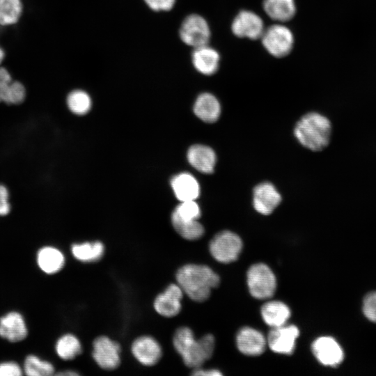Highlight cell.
Here are the masks:
<instances>
[{
    "label": "cell",
    "instance_id": "6da1fadb",
    "mask_svg": "<svg viewBox=\"0 0 376 376\" xmlns=\"http://www.w3.org/2000/svg\"><path fill=\"white\" fill-rule=\"evenodd\" d=\"M175 277L183 292L198 302L207 299L212 289L217 287L220 281L219 276L211 268L196 264L181 267Z\"/></svg>",
    "mask_w": 376,
    "mask_h": 376
},
{
    "label": "cell",
    "instance_id": "7a4b0ae2",
    "mask_svg": "<svg viewBox=\"0 0 376 376\" xmlns=\"http://www.w3.org/2000/svg\"><path fill=\"white\" fill-rule=\"evenodd\" d=\"M173 343L185 364L195 369L200 368L212 357L215 340L212 334H206L196 339L189 327H182L175 331Z\"/></svg>",
    "mask_w": 376,
    "mask_h": 376
},
{
    "label": "cell",
    "instance_id": "3957f363",
    "mask_svg": "<svg viewBox=\"0 0 376 376\" xmlns=\"http://www.w3.org/2000/svg\"><path fill=\"white\" fill-rule=\"evenodd\" d=\"M331 132L329 120L318 113L304 115L297 123L295 135L305 148L320 151L327 146Z\"/></svg>",
    "mask_w": 376,
    "mask_h": 376
},
{
    "label": "cell",
    "instance_id": "277c9868",
    "mask_svg": "<svg viewBox=\"0 0 376 376\" xmlns=\"http://www.w3.org/2000/svg\"><path fill=\"white\" fill-rule=\"evenodd\" d=\"M260 39L266 51L276 58L288 55L295 42L292 31L283 23H276L265 28Z\"/></svg>",
    "mask_w": 376,
    "mask_h": 376
},
{
    "label": "cell",
    "instance_id": "5b68a950",
    "mask_svg": "<svg viewBox=\"0 0 376 376\" xmlns=\"http://www.w3.org/2000/svg\"><path fill=\"white\" fill-rule=\"evenodd\" d=\"M246 281L250 294L256 299L272 297L276 288V280L272 269L265 264L257 263L249 267Z\"/></svg>",
    "mask_w": 376,
    "mask_h": 376
},
{
    "label": "cell",
    "instance_id": "8992f818",
    "mask_svg": "<svg viewBox=\"0 0 376 376\" xmlns=\"http://www.w3.org/2000/svg\"><path fill=\"white\" fill-rule=\"evenodd\" d=\"M242 249L240 237L230 230L217 233L210 241L209 249L212 257L223 263L236 260Z\"/></svg>",
    "mask_w": 376,
    "mask_h": 376
},
{
    "label": "cell",
    "instance_id": "52a82bcc",
    "mask_svg": "<svg viewBox=\"0 0 376 376\" xmlns=\"http://www.w3.org/2000/svg\"><path fill=\"white\" fill-rule=\"evenodd\" d=\"M180 36L185 44L196 48L208 45L211 31L209 24L202 16L191 14L183 20Z\"/></svg>",
    "mask_w": 376,
    "mask_h": 376
},
{
    "label": "cell",
    "instance_id": "ba28073f",
    "mask_svg": "<svg viewBox=\"0 0 376 376\" xmlns=\"http://www.w3.org/2000/svg\"><path fill=\"white\" fill-rule=\"evenodd\" d=\"M265 29V24L260 16L249 10L240 11L231 23L233 33L241 38L250 40L260 38Z\"/></svg>",
    "mask_w": 376,
    "mask_h": 376
},
{
    "label": "cell",
    "instance_id": "9c48e42d",
    "mask_svg": "<svg viewBox=\"0 0 376 376\" xmlns=\"http://www.w3.org/2000/svg\"><path fill=\"white\" fill-rule=\"evenodd\" d=\"M92 355L97 365L105 370L116 368L120 362V345L107 336H99L93 343Z\"/></svg>",
    "mask_w": 376,
    "mask_h": 376
},
{
    "label": "cell",
    "instance_id": "30bf717a",
    "mask_svg": "<svg viewBox=\"0 0 376 376\" xmlns=\"http://www.w3.org/2000/svg\"><path fill=\"white\" fill-rule=\"evenodd\" d=\"M299 330L295 325H282L272 328L267 343L270 350L276 353L292 354L296 345Z\"/></svg>",
    "mask_w": 376,
    "mask_h": 376
},
{
    "label": "cell",
    "instance_id": "8fae6325",
    "mask_svg": "<svg viewBox=\"0 0 376 376\" xmlns=\"http://www.w3.org/2000/svg\"><path fill=\"white\" fill-rule=\"evenodd\" d=\"M311 350L317 360L324 366L336 367L344 359V352L332 337L321 336L312 343Z\"/></svg>",
    "mask_w": 376,
    "mask_h": 376
},
{
    "label": "cell",
    "instance_id": "7c38bea8",
    "mask_svg": "<svg viewBox=\"0 0 376 376\" xmlns=\"http://www.w3.org/2000/svg\"><path fill=\"white\" fill-rule=\"evenodd\" d=\"M182 296L183 291L181 288L178 284L172 283L157 296L154 301V308L162 316L166 318L175 316L181 310Z\"/></svg>",
    "mask_w": 376,
    "mask_h": 376
},
{
    "label": "cell",
    "instance_id": "4fadbf2b",
    "mask_svg": "<svg viewBox=\"0 0 376 376\" xmlns=\"http://www.w3.org/2000/svg\"><path fill=\"white\" fill-rule=\"evenodd\" d=\"M236 345L242 354L247 356H258L264 352L267 340L259 331L244 327L236 336Z\"/></svg>",
    "mask_w": 376,
    "mask_h": 376
},
{
    "label": "cell",
    "instance_id": "5bb4252c",
    "mask_svg": "<svg viewBox=\"0 0 376 376\" xmlns=\"http://www.w3.org/2000/svg\"><path fill=\"white\" fill-rule=\"evenodd\" d=\"M281 196L274 186L269 182H263L253 189V205L260 214H270L279 205Z\"/></svg>",
    "mask_w": 376,
    "mask_h": 376
},
{
    "label": "cell",
    "instance_id": "9a60e30c",
    "mask_svg": "<svg viewBox=\"0 0 376 376\" xmlns=\"http://www.w3.org/2000/svg\"><path fill=\"white\" fill-rule=\"evenodd\" d=\"M132 352L139 362L148 366L156 364L162 357L160 345L148 336L139 337L133 342Z\"/></svg>",
    "mask_w": 376,
    "mask_h": 376
},
{
    "label": "cell",
    "instance_id": "2e32d148",
    "mask_svg": "<svg viewBox=\"0 0 376 376\" xmlns=\"http://www.w3.org/2000/svg\"><path fill=\"white\" fill-rule=\"evenodd\" d=\"M28 329L23 316L10 312L0 318V336L10 342H19L27 336Z\"/></svg>",
    "mask_w": 376,
    "mask_h": 376
},
{
    "label": "cell",
    "instance_id": "e0dca14e",
    "mask_svg": "<svg viewBox=\"0 0 376 376\" xmlns=\"http://www.w3.org/2000/svg\"><path fill=\"white\" fill-rule=\"evenodd\" d=\"M220 56L214 48L205 45L194 48L192 63L197 71L204 75H212L219 69Z\"/></svg>",
    "mask_w": 376,
    "mask_h": 376
},
{
    "label": "cell",
    "instance_id": "ac0fdd59",
    "mask_svg": "<svg viewBox=\"0 0 376 376\" xmlns=\"http://www.w3.org/2000/svg\"><path fill=\"white\" fill-rule=\"evenodd\" d=\"M187 159L197 171L203 173H212L216 164L217 157L211 148L196 144L189 148Z\"/></svg>",
    "mask_w": 376,
    "mask_h": 376
},
{
    "label": "cell",
    "instance_id": "d6986e66",
    "mask_svg": "<svg viewBox=\"0 0 376 376\" xmlns=\"http://www.w3.org/2000/svg\"><path fill=\"white\" fill-rule=\"evenodd\" d=\"M171 183L175 196L181 202L195 201L199 196V185L190 173H182L176 175Z\"/></svg>",
    "mask_w": 376,
    "mask_h": 376
},
{
    "label": "cell",
    "instance_id": "ffe728a7",
    "mask_svg": "<svg viewBox=\"0 0 376 376\" xmlns=\"http://www.w3.org/2000/svg\"><path fill=\"white\" fill-rule=\"evenodd\" d=\"M263 8L266 15L278 23L291 20L297 11L295 0H263Z\"/></svg>",
    "mask_w": 376,
    "mask_h": 376
},
{
    "label": "cell",
    "instance_id": "44dd1931",
    "mask_svg": "<svg viewBox=\"0 0 376 376\" xmlns=\"http://www.w3.org/2000/svg\"><path fill=\"white\" fill-rule=\"evenodd\" d=\"M194 112L203 121L214 123L220 116L221 106L215 96L210 93H203L197 97Z\"/></svg>",
    "mask_w": 376,
    "mask_h": 376
},
{
    "label": "cell",
    "instance_id": "7402d4cb",
    "mask_svg": "<svg viewBox=\"0 0 376 376\" xmlns=\"http://www.w3.org/2000/svg\"><path fill=\"white\" fill-rule=\"evenodd\" d=\"M261 316L267 325L278 327L286 324L290 317V310L283 302L270 301L262 306Z\"/></svg>",
    "mask_w": 376,
    "mask_h": 376
},
{
    "label": "cell",
    "instance_id": "603a6c76",
    "mask_svg": "<svg viewBox=\"0 0 376 376\" xmlns=\"http://www.w3.org/2000/svg\"><path fill=\"white\" fill-rule=\"evenodd\" d=\"M37 263L40 269L46 274H52L60 271L64 264L63 254L56 248L45 246L37 253Z\"/></svg>",
    "mask_w": 376,
    "mask_h": 376
},
{
    "label": "cell",
    "instance_id": "cb8c5ba5",
    "mask_svg": "<svg viewBox=\"0 0 376 376\" xmlns=\"http://www.w3.org/2000/svg\"><path fill=\"white\" fill-rule=\"evenodd\" d=\"M171 222L176 232L186 240H198L204 233V228L198 220L185 219L173 212Z\"/></svg>",
    "mask_w": 376,
    "mask_h": 376
},
{
    "label": "cell",
    "instance_id": "d4e9b609",
    "mask_svg": "<svg viewBox=\"0 0 376 376\" xmlns=\"http://www.w3.org/2000/svg\"><path fill=\"white\" fill-rule=\"evenodd\" d=\"M23 13L22 0H0V26L15 25L20 20Z\"/></svg>",
    "mask_w": 376,
    "mask_h": 376
},
{
    "label": "cell",
    "instance_id": "484cf974",
    "mask_svg": "<svg viewBox=\"0 0 376 376\" xmlns=\"http://www.w3.org/2000/svg\"><path fill=\"white\" fill-rule=\"evenodd\" d=\"M73 256L81 262H95L104 254V247L100 242L75 244L71 248Z\"/></svg>",
    "mask_w": 376,
    "mask_h": 376
},
{
    "label": "cell",
    "instance_id": "4316f807",
    "mask_svg": "<svg viewBox=\"0 0 376 376\" xmlns=\"http://www.w3.org/2000/svg\"><path fill=\"white\" fill-rule=\"evenodd\" d=\"M56 351L58 357L64 360H71L81 352L79 339L72 334L62 336L56 342Z\"/></svg>",
    "mask_w": 376,
    "mask_h": 376
},
{
    "label": "cell",
    "instance_id": "83f0119b",
    "mask_svg": "<svg viewBox=\"0 0 376 376\" xmlns=\"http://www.w3.org/2000/svg\"><path fill=\"white\" fill-rule=\"evenodd\" d=\"M66 102L69 109L77 115L87 113L91 107V100L88 94L79 89L70 92Z\"/></svg>",
    "mask_w": 376,
    "mask_h": 376
},
{
    "label": "cell",
    "instance_id": "f1b7e54d",
    "mask_svg": "<svg viewBox=\"0 0 376 376\" xmlns=\"http://www.w3.org/2000/svg\"><path fill=\"white\" fill-rule=\"evenodd\" d=\"M24 372L29 376H49L54 373V368L47 361L35 355H29L24 361Z\"/></svg>",
    "mask_w": 376,
    "mask_h": 376
},
{
    "label": "cell",
    "instance_id": "f546056e",
    "mask_svg": "<svg viewBox=\"0 0 376 376\" xmlns=\"http://www.w3.org/2000/svg\"><path fill=\"white\" fill-rule=\"evenodd\" d=\"M26 97L25 86L18 80H13L3 93L1 102L10 105L22 104Z\"/></svg>",
    "mask_w": 376,
    "mask_h": 376
},
{
    "label": "cell",
    "instance_id": "4dcf8cb0",
    "mask_svg": "<svg viewBox=\"0 0 376 376\" xmlns=\"http://www.w3.org/2000/svg\"><path fill=\"white\" fill-rule=\"evenodd\" d=\"M185 219L198 220L201 217V210L195 201H182L173 212Z\"/></svg>",
    "mask_w": 376,
    "mask_h": 376
},
{
    "label": "cell",
    "instance_id": "1f68e13d",
    "mask_svg": "<svg viewBox=\"0 0 376 376\" xmlns=\"http://www.w3.org/2000/svg\"><path fill=\"white\" fill-rule=\"evenodd\" d=\"M363 312L367 319L376 322V292H370L364 297Z\"/></svg>",
    "mask_w": 376,
    "mask_h": 376
},
{
    "label": "cell",
    "instance_id": "d6a6232c",
    "mask_svg": "<svg viewBox=\"0 0 376 376\" xmlns=\"http://www.w3.org/2000/svg\"><path fill=\"white\" fill-rule=\"evenodd\" d=\"M22 368L15 362L7 361L0 363V376H20Z\"/></svg>",
    "mask_w": 376,
    "mask_h": 376
},
{
    "label": "cell",
    "instance_id": "836d02e7",
    "mask_svg": "<svg viewBox=\"0 0 376 376\" xmlns=\"http://www.w3.org/2000/svg\"><path fill=\"white\" fill-rule=\"evenodd\" d=\"M10 211L9 191L6 186L0 184V216H6Z\"/></svg>",
    "mask_w": 376,
    "mask_h": 376
},
{
    "label": "cell",
    "instance_id": "e575fe53",
    "mask_svg": "<svg viewBox=\"0 0 376 376\" xmlns=\"http://www.w3.org/2000/svg\"><path fill=\"white\" fill-rule=\"evenodd\" d=\"M147 5L155 11L169 10L175 3V0H144Z\"/></svg>",
    "mask_w": 376,
    "mask_h": 376
},
{
    "label": "cell",
    "instance_id": "d590c367",
    "mask_svg": "<svg viewBox=\"0 0 376 376\" xmlns=\"http://www.w3.org/2000/svg\"><path fill=\"white\" fill-rule=\"evenodd\" d=\"M13 80L10 71L6 67L0 66V102L3 91Z\"/></svg>",
    "mask_w": 376,
    "mask_h": 376
},
{
    "label": "cell",
    "instance_id": "8d00e7d4",
    "mask_svg": "<svg viewBox=\"0 0 376 376\" xmlns=\"http://www.w3.org/2000/svg\"><path fill=\"white\" fill-rule=\"evenodd\" d=\"M193 375L197 376H221L222 373L216 369H201L200 368H195L192 373Z\"/></svg>",
    "mask_w": 376,
    "mask_h": 376
},
{
    "label": "cell",
    "instance_id": "74e56055",
    "mask_svg": "<svg viewBox=\"0 0 376 376\" xmlns=\"http://www.w3.org/2000/svg\"><path fill=\"white\" fill-rule=\"evenodd\" d=\"M57 375H63V376H67V375H70V376H75V375H79V373L75 372V371H72V370H65V371H63V372H60L56 374Z\"/></svg>",
    "mask_w": 376,
    "mask_h": 376
},
{
    "label": "cell",
    "instance_id": "f35d334b",
    "mask_svg": "<svg viewBox=\"0 0 376 376\" xmlns=\"http://www.w3.org/2000/svg\"><path fill=\"white\" fill-rule=\"evenodd\" d=\"M6 52L4 49L0 45V66L2 65L5 58H6Z\"/></svg>",
    "mask_w": 376,
    "mask_h": 376
}]
</instances>
